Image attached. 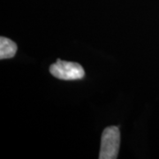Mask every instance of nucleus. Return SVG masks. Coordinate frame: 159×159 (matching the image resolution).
I'll return each mask as SVG.
<instances>
[{
  "label": "nucleus",
  "instance_id": "obj_1",
  "mask_svg": "<svg viewBox=\"0 0 159 159\" xmlns=\"http://www.w3.org/2000/svg\"><path fill=\"white\" fill-rule=\"evenodd\" d=\"M119 144H120V133L119 127L108 126L102 134L100 159H115L118 157Z\"/></svg>",
  "mask_w": 159,
  "mask_h": 159
},
{
  "label": "nucleus",
  "instance_id": "obj_2",
  "mask_svg": "<svg viewBox=\"0 0 159 159\" xmlns=\"http://www.w3.org/2000/svg\"><path fill=\"white\" fill-rule=\"evenodd\" d=\"M50 73L57 79L65 80L82 79L85 75L84 69L80 64L60 59H57L50 66Z\"/></svg>",
  "mask_w": 159,
  "mask_h": 159
},
{
  "label": "nucleus",
  "instance_id": "obj_3",
  "mask_svg": "<svg viewBox=\"0 0 159 159\" xmlns=\"http://www.w3.org/2000/svg\"><path fill=\"white\" fill-rule=\"evenodd\" d=\"M17 51L16 43L9 38L4 36L0 37V58H11L14 57Z\"/></svg>",
  "mask_w": 159,
  "mask_h": 159
}]
</instances>
